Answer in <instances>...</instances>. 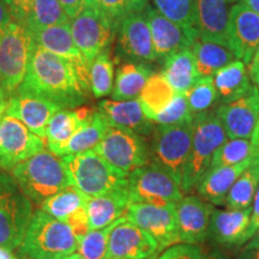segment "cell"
Instances as JSON below:
<instances>
[{
    "instance_id": "6da1fadb",
    "label": "cell",
    "mask_w": 259,
    "mask_h": 259,
    "mask_svg": "<svg viewBox=\"0 0 259 259\" xmlns=\"http://www.w3.org/2000/svg\"><path fill=\"white\" fill-rule=\"evenodd\" d=\"M16 93H27L69 109L85 102L76 70L69 61L35 44L27 74Z\"/></svg>"
},
{
    "instance_id": "7a4b0ae2",
    "label": "cell",
    "mask_w": 259,
    "mask_h": 259,
    "mask_svg": "<svg viewBox=\"0 0 259 259\" xmlns=\"http://www.w3.org/2000/svg\"><path fill=\"white\" fill-rule=\"evenodd\" d=\"M78 244L66 222L40 209L32 213L19 252L28 259H64L77 251Z\"/></svg>"
},
{
    "instance_id": "3957f363",
    "label": "cell",
    "mask_w": 259,
    "mask_h": 259,
    "mask_svg": "<svg viewBox=\"0 0 259 259\" xmlns=\"http://www.w3.org/2000/svg\"><path fill=\"white\" fill-rule=\"evenodd\" d=\"M12 177L29 199L41 205L71 185L65 163L52 151L42 150L12 168Z\"/></svg>"
},
{
    "instance_id": "277c9868",
    "label": "cell",
    "mask_w": 259,
    "mask_h": 259,
    "mask_svg": "<svg viewBox=\"0 0 259 259\" xmlns=\"http://www.w3.org/2000/svg\"><path fill=\"white\" fill-rule=\"evenodd\" d=\"M228 139L225 128L213 113L194 115L192 147L181 179L184 192L197 189L211 167L213 154Z\"/></svg>"
},
{
    "instance_id": "5b68a950",
    "label": "cell",
    "mask_w": 259,
    "mask_h": 259,
    "mask_svg": "<svg viewBox=\"0 0 259 259\" xmlns=\"http://www.w3.org/2000/svg\"><path fill=\"white\" fill-rule=\"evenodd\" d=\"M71 185L88 197H99L113 191L127 189V177L113 168L95 150L61 156Z\"/></svg>"
},
{
    "instance_id": "8992f818",
    "label": "cell",
    "mask_w": 259,
    "mask_h": 259,
    "mask_svg": "<svg viewBox=\"0 0 259 259\" xmlns=\"http://www.w3.org/2000/svg\"><path fill=\"white\" fill-rule=\"evenodd\" d=\"M31 216L30 199L14 177L0 170V247L10 252L19 247Z\"/></svg>"
},
{
    "instance_id": "52a82bcc",
    "label": "cell",
    "mask_w": 259,
    "mask_h": 259,
    "mask_svg": "<svg viewBox=\"0 0 259 259\" xmlns=\"http://www.w3.org/2000/svg\"><path fill=\"white\" fill-rule=\"evenodd\" d=\"M35 42L27 24L14 21L0 38V85L14 95L27 74Z\"/></svg>"
},
{
    "instance_id": "ba28073f",
    "label": "cell",
    "mask_w": 259,
    "mask_h": 259,
    "mask_svg": "<svg viewBox=\"0 0 259 259\" xmlns=\"http://www.w3.org/2000/svg\"><path fill=\"white\" fill-rule=\"evenodd\" d=\"M127 180L131 203L169 205L184 198L180 181L154 162L131 171Z\"/></svg>"
},
{
    "instance_id": "9c48e42d",
    "label": "cell",
    "mask_w": 259,
    "mask_h": 259,
    "mask_svg": "<svg viewBox=\"0 0 259 259\" xmlns=\"http://www.w3.org/2000/svg\"><path fill=\"white\" fill-rule=\"evenodd\" d=\"M93 150L126 177L149 163V151L143 138L127 128L109 126Z\"/></svg>"
},
{
    "instance_id": "30bf717a",
    "label": "cell",
    "mask_w": 259,
    "mask_h": 259,
    "mask_svg": "<svg viewBox=\"0 0 259 259\" xmlns=\"http://www.w3.org/2000/svg\"><path fill=\"white\" fill-rule=\"evenodd\" d=\"M193 120L177 125H158L155 132L154 163L180 181L192 147Z\"/></svg>"
},
{
    "instance_id": "8fae6325",
    "label": "cell",
    "mask_w": 259,
    "mask_h": 259,
    "mask_svg": "<svg viewBox=\"0 0 259 259\" xmlns=\"http://www.w3.org/2000/svg\"><path fill=\"white\" fill-rule=\"evenodd\" d=\"M70 24L74 44L90 65L108 48L114 36V22L90 6L71 19Z\"/></svg>"
},
{
    "instance_id": "7c38bea8",
    "label": "cell",
    "mask_w": 259,
    "mask_h": 259,
    "mask_svg": "<svg viewBox=\"0 0 259 259\" xmlns=\"http://www.w3.org/2000/svg\"><path fill=\"white\" fill-rule=\"evenodd\" d=\"M125 219L153 236L160 251L180 244L176 204L153 205L145 203H131L126 210Z\"/></svg>"
},
{
    "instance_id": "4fadbf2b",
    "label": "cell",
    "mask_w": 259,
    "mask_h": 259,
    "mask_svg": "<svg viewBox=\"0 0 259 259\" xmlns=\"http://www.w3.org/2000/svg\"><path fill=\"white\" fill-rule=\"evenodd\" d=\"M45 149V141L15 116L4 114L0 124V168L12 169Z\"/></svg>"
},
{
    "instance_id": "5bb4252c",
    "label": "cell",
    "mask_w": 259,
    "mask_h": 259,
    "mask_svg": "<svg viewBox=\"0 0 259 259\" xmlns=\"http://www.w3.org/2000/svg\"><path fill=\"white\" fill-rule=\"evenodd\" d=\"M145 17L150 28L157 60H164L177 52L189 50L198 38L197 29L178 24L164 17L156 9L147 6Z\"/></svg>"
},
{
    "instance_id": "9a60e30c",
    "label": "cell",
    "mask_w": 259,
    "mask_h": 259,
    "mask_svg": "<svg viewBox=\"0 0 259 259\" xmlns=\"http://www.w3.org/2000/svg\"><path fill=\"white\" fill-rule=\"evenodd\" d=\"M31 35L32 40L38 46L69 61L73 66V69L76 70L77 77H78L83 89L87 93H89L90 64L74 44L70 22L42 29V30L34 32Z\"/></svg>"
},
{
    "instance_id": "2e32d148",
    "label": "cell",
    "mask_w": 259,
    "mask_h": 259,
    "mask_svg": "<svg viewBox=\"0 0 259 259\" xmlns=\"http://www.w3.org/2000/svg\"><path fill=\"white\" fill-rule=\"evenodd\" d=\"M229 139L252 137L259 120V89L252 85L244 95L222 103L215 113Z\"/></svg>"
},
{
    "instance_id": "e0dca14e",
    "label": "cell",
    "mask_w": 259,
    "mask_h": 259,
    "mask_svg": "<svg viewBox=\"0 0 259 259\" xmlns=\"http://www.w3.org/2000/svg\"><path fill=\"white\" fill-rule=\"evenodd\" d=\"M158 252L153 236L125 218L116 221L109 234L108 259H145Z\"/></svg>"
},
{
    "instance_id": "ac0fdd59",
    "label": "cell",
    "mask_w": 259,
    "mask_h": 259,
    "mask_svg": "<svg viewBox=\"0 0 259 259\" xmlns=\"http://www.w3.org/2000/svg\"><path fill=\"white\" fill-rule=\"evenodd\" d=\"M228 38L236 59L250 65L259 45V15L242 2L236 3L231 10Z\"/></svg>"
},
{
    "instance_id": "d6986e66",
    "label": "cell",
    "mask_w": 259,
    "mask_h": 259,
    "mask_svg": "<svg viewBox=\"0 0 259 259\" xmlns=\"http://www.w3.org/2000/svg\"><path fill=\"white\" fill-rule=\"evenodd\" d=\"M57 103L27 93H15L10 96L5 114L15 116L27 127L38 136L42 141H47V126L52 116L61 111Z\"/></svg>"
},
{
    "instance_id": "ffe728a7",
    "label": "cell",
    "mask_w": 259,
    "mask_h": 259,
    "mask_svg": "<svg viewBox=\"0 0 259 259\" xmlns=\"http://www.w3.org/2000/svg\"><path fill=\"white\" fill-rule=\"evenodd\" d=\"M212 205L196 196L184 197L176 204L177 225L180 242L197 245L209 236Z\"/></svg>"
},
{
    "instance_id": "44dd1931",
    "label": "cell",
    "mask_w": 259,
    "mask_h": 259,
    "mask_svg": "<svg viewBox=\"0 0 259 259\" xmlns=\"http://www.w3.org/2000/svg\"><path fill=\"white\" fill-rule=\"evenodd\" d=\"M119 47L125 56L139 61H156L147 17L142 11L126 15L119 22Z\"/></svg>"
},
{
    "instance_id": "7402d4cb",
    "label": "cell",
    "mask_w": 259,
    "mask_h": 259,
    "mask_svg": "<svg viewBox=\"0 0 259 259\" xmlns=\"http://www.w3.org/2000/svg\"><path fill=\"white\" fill-rule=\"evenodd\" d=\"M239 2L241 0H196L198 37L229 47V15L233 5Z\"/></svg>"
},
{
    "instance_id": "603a6c76",
    "label": "cell",
    "mask_w": 259,
    "mask_h": 259,
    "mask_svg": "<svg viewBox=\"0 0 259 259\" xmlns=\"http://www.w3.org/2000/svg\"><path fill=\"white\" fill-rule=\"evenodd\" d=\"M90 107H78L74 109H61L52 116L47 126V145L50 151L61 156L76 132L92 120L95 114Z\"/></svg>"
},
{
    "instance_id": "cb8c5ba5",
    "label": "cell",
    "mask_w": 259,
    "mask_h": 259,
    "mask_svg": "<svg viewBox=\"0 0 259 259\" xmlns=\"http://www.w3.org/2000/svg\"><path fill=\"white\" fill-rule=\"evenodd\" d=\"M251 208L244 210H213L209 235L223 246H240L247 242Z\"/></svg>"
},
{
    "instance_id": "d4e9b609",
    "label": "cell",
    "mask_w": 259,
    "mask_h": 259,
    "mask_svg": "<svg viewBox=\"0 0 259 259\" xmlns=\"http://www.w3.org/2000/svg\"><path fill=\"white\" fill-rule=\"evenodd\" d=\"M99 112L109 126L131 130L138 135H148L153 131L151 120L145 116L138 99L128 101L103 100L99 103Z\"/></svg>"
},
{
    "instance_id": "484cf974",
    "label": "cell",
    "mask_w": 259,
    "mask_h": 259,
    "mask_svg": "<svg viewBox=\"0 0 259 259\" xmlns=\"http://www.w3.org/2000/svg\"><path fill=\"white\" fill-rule=\"evenodd\" d=\"M130 204L131 199L127 189L116 190L99 197H89L87 202L89 231L105 228L116 220L125 218Z\"/></svg>"
},
{
    "instance_id": "4316f807",
    "label": "cell",
    "mask_w": 259,
    "mask_h": 259,
    "mask_svg": "<svg viewBox=\"0 0 259 259\" xmlns=\"http://www.w3.org/2000/svg\"><path fill=\"white\" fill-rule=\"evenodd\" d=\"M250 163L251 156L238 164L210 169L197 186L198 194L205 202L215 205H222L229 190L234 185L236 179L250 167Z\"/></svg>"
},
{
    "instance_id": "83f0119b",
    "label": "cell",
    "mask_w": 259,
    "mask_h": 259,
    "mask_svg": "<svg viewBox=\"0 0 259 259\" xmlns=\"http://www.w3.org/2000/svg\"><path fill=\"white\" fill-rule=\"evenodd\" d=\"M213 83L222 103L239 99L252 87L246 65L241 60H234L220 69L213 76Z\"/></svg>"
},
{
    "instance_id": "f1b7e54d",
    "label": "cell",
    "mask_w": 259,
    "mask_h": 259,
    "mask_svg": "<svg viewBox=\"0 0 259 259\" xmlns=\"http://www.w3.org/2000/svg\"><path fill=\"white\" fill-rule=\"evenodd\" d=\"M176 93L186 94L200 77L196 69L192 51L184 50L164 59L162 72Z\"/></svg>"
},
{
    "instance_id": "f546056e",
    "label": "cell",
    "mask_w": 259,
    "mask_h": 259,
    "mask_svg": "<svg viewBox=\"0 0 259 259\" xmlns=\"http://www.w3.org/2000/svg\"><path fill=\"white\" fill-rule=\"evenodd\" d=\"M191 48L199 77H213L220 69L235 59V54L228 46L199 37L193 42Z\"/></svg>"
},
{
    "instance_id": "4dcf8cb0",
    "label": "cell",
    "mask_w": 259,
    "mask_h": 259,
    "mask_svg": "<svg viewBox=\"0 0 259 259\" xmlns=\"http://www.w3.org/2000/svg\"><path fill=\"white\" fill-rule=\"evenodd\" d=\"M151 74V70L144 64L127 63L121 65L116 72L114 88L112 90L113 100L128 101L138 99Z\"/></svg>"
},
{
    "instance_id": "1f68e13d",
    "label": "cell",
    "mask_w": 259,
    "mask_h": 259,
    "mask_svg": "<svg viewBox=\"0 0 259 259\" xmlns=\"http://www.w3.org/2000/svg\"><path fill=\"white\" fill-rule=\"evenodd\" d=\"M176 94V90L163 74L154 73L149 77L145 83L138 97V101L141 103L145 116L149 120L153 121L155 116L169 105Z\"/></svg>"
},
{
    "instance_id": "d6a6232c",
    "label": "cell",
    "mask_w": 259,
    "mask_h": 259,
    "mask_svg": "<svg viewBox=\"0 0 259 259\" xmlns=\"http://www.w3.org/2000/svg\"><path fill=\"white\" fill-rule=\"evenodd\" d=\"M259 186V166L251 161L250 167L236 179L227 194L223 205L227 209H250Z\"/></svg>"
},
{
    "instance_id": "836d02e7",
    "label": "cell",
    "mask_w": 259,
    "mask_h": 259,
    "mask_svg": "<svg viewBox=\"0 0 259 259\" xmlns=\"http://www.w3.org/2000/svg\"><path fill=\"white\" fill-rule=\"evenodd\" d=\"M108 127L109 125L107 124L106 119L103 118L101 113L99 111L95 112L92 120L78 130L76 135L71 138L61 156L85 153V151L95 149L96 145L101 142Z\"/></svg>"
},
{
    "instance_id": "e575fe53",
    "label": "cell",
    "mask_w": 259,
    "mask_h": 259,
    "mask_svg": "<svg viewBox=\"0 0 259 259\" xmlns=\"http://www.w3.org/2000/svg\"><path fill=\"white\" fill-rule=\"evenodd\" d=\"M88 199L89 197L80 192L76 186L69 185L45 200L41 204V209L53 218L65 222L71 213L85 206Z\"/></svg>"
},
{
    "instance_id": "d590c367",
    "label": "cell",
    "mask_w": 259,
    "mask_h": 259,
    "mask_svg": "<svg viewBox=\"0 0 259 259\" xmlns=\"http://www.w3.org/2000/svg\"><path fill=\"white\" fill-rule=\"evenodd\" d=\"M70 22L59 0H34L29 14L27 27L31 34L53 25Z\"/></svg>"
},
{
    "instance_id": "8d00e7d4",
    "label": "cell",
    "mask_w": 259,
    "mask_h": 259,
    "mask_svg": "<svg viewBox=\"0 0 259 259\" xmlns=\"http://www.w3.org/2000/svg\"><path fill=\"white\" fill-rule=\"evenodd\" d=\"M114 79V65L107 48L90 65V90L96 99H101L112 93Z\"/></svg>"
},
{
    "instance_id": "74e56055",
    "label": "cell",
    "mask_w": 259,
    "mask_h": 259,
    "mask_svg": "<svg viewBox=\"0 0 259 259\" xmlns=\"http://www.w3.org/2000/svg\"><path fill=\"white\" fill-rule=\"evenodd\" d=\"M160 14L186 28H196V0H153Z\"/></svg>"
},
{
    "instance_id": "f35d334b",
    "label": "cell",
    "mask_w": 259,
    "mask_h": 259,
    "mask_svg": "<svg viewBox=\"0 0 259 259\" xmlns=\"http://www.w3.org/2000/svg\"><path fill=\"white\" fill-rule=\"evenodd\" d=\"M252 154L251 141L244 138L227 139L213 154L210 169L219 167L233 166L247 160Z\"/></svg>"
},
{
    "instance_id": "ab89813d",
    "label": "cell",
    "mask_w": 259,
    "mask_h": 259,
    "mask_svg": "<svg viewBox=\"0 0 259 259\" xmlns=\"http://www.w3.org/2000/svg\"><path fill=\"white\" fill-rule=\"evenodd\" d=\"M116 221L105 228L89 231L79 241L77 252L85 259H108L109 234Z\"/></svg>"
},
{
    "instance_id": "60d3db41",
    "label": "cell",
    "mask_w": 259,
    "mask_h": 259,
    "mask_svg": "<svg viewBox=\"0 0 259 259\" xmlns=\"http://www.w3.org/2000/svg\"><path fill=\"white\" fill-rule=\"evenodd\" d=\"M185 95L193 115L205 112L218 97L213 77H200Z\"/></svg>"
},
{
    "instance_id": "b9f144b4",
    "label": "cell",
    "mask_w": 259,
    "mask_h": 259,
    "mask_svg": "<svg viewBox=\"0 0 259 259\" xmlns=\"http://www.w3.org/2000/svg\"><path fill=\"white\" fill-rule=\"evenodd\" d=\"M194 118L191 112L185 94L177 93L169 105L153 119L158 125H177L190 121Z\"/></svg>"
},
{
    "instance_id": "7bdbcfd3",
    "label": "cell",
    "mask_w": 259,
    "mask_h": 259,
    "mask_svg": "<svg viewBox=\"0 0 259 259\" xmlns=\"http://www.w3.org/2000/svg\"><path fill=\"white\" fill-rule=\"evenodd\" d=\"M88 6L102 12L114 23L120 22L126 15L137 11L134 0H88Z\"/></svg>"
},
{
    "instance_id": "ee69618b",
    "label": "cell",
    "mask_w": 259,
    "mask_h": 259,
    "mask_svg": "<svg viewBox=\"0 0 259 259\" xmlns=\"http://www.w3.org/2000/svg\"><path fill=\"white\" fill-rule=\"evenodd\" d=\"M157 259H205L197 245L177 244L168 247Z\"/></svg>"
},
{
    "instance_id": "f6af8a7d",
    "label": "cell",
    "mask_w": 259,
    "mask_h": 259,
    "mask_svg": "<svg viewBox=\"0 0 259 259\" xmlns=\"http://www.w3.org/2000/svg\"><path fill=\"white\" fill-rule=\"evenodd\" d=\"M65 222L69 225L71 231H72L79 242L83 239V236L89 232V219L88 212H87V205L77 209L76 211L71 213Z\"/></svg>"
},
{
    "instance_id": "bcb514c9",
    "label": "cell",
    "mask_w": 259,
    "mask_h": 259,
    "mask_svg": "<svg viewBox=\"0 0 259 259\" xmlns=\"http://www.w3.org/2000/svg\"><path fill=\"white\" fill-rule=\"evenodd\" d=\"M2 2L8 6L14 21H19L25 23L31 11L32 2L34 0H2Z\"/></svg>"
},
{
    "instance_id": "7dc6e473",
    "label": "cell",
    "mask_w": 259,
    "mask_h": 259,
    "mask_svg": "<svg viewBox=\"0 0 259 259\" xmlns=\"http://www.w3.org/2000/svg\"><path fill=\"white\" fill-rule=\"evenodd\" d=\"M259 229V186L255 191L253 202L251 205V215L250 223H248L247 229V241L253 236Z\"/></svg>"
},
{
    "instance_id": "c3c4849f",
    "label": "cell",
    "mask_w": 259,
    "mask_h": 259,
    "mask_svg": "<svg viewBox=\"0 0 259 259\" xmlns=\"http://www.w3.org/2000/svg\"><path fill=\"white\" fill-rule=\"evenodd\" d=\"M59 3L69 19L78 16L88 6V0H59Z\"/></svg>"
},
{
    "instance_id": "681fc988",
    "label": "cell",
    "mask_w": 259,
    "mask_h": 259,
    "mask_svg": "<svg viewBox=\"0 0 259 259\" xmlns=\"http://www.w3.org/2000/svg\"><path fill=\"white\" fill-rule=\"evenodd\" d=\"M12 22V16L10 14L8 6L0 0V38L3 37L9 24Z\"/></svg>"
},
{
    "instance_id": "f907efd6",
    "label": "cell",
    "mask_w": 259,
    "mask_h": 259,
    "mask_svg": "<svg viewBox=\"0 0 259 259\" xmlns=\"http://www.w3.org/2000/svg\"><path fill=\"white\" fill-rule=\"evenodd\" d=\"M251 144H252L251 160L259 166V120L253 131V135H252L251 137Z\"/></svg>"
},
{
    "instance_id": "816d5d0a",
    "label": "cell",
    "mask_w": 259,
    "mask_h": 259,
    "mask_svg": "<svg viewBox=\"0 0 259 259\" xmlns=\"http://www.w3.org/2000/svg\"><path fill=\"white\" fill-rule=\"evenodd\" d=\"M248 72H250V76L253 79V82H257V79L259 78V45L253 56V59H252L251 64L248 65Z\"/></svg>"
},
{
    "instance_id": "f5cc1de1",
    "label": "cell",
    "mask_w": 259,
    "mask_h": 259,
    "mask_svg": "<svg viewBox=\"0 0 259 259\" xmlns=\"http://www.w3.org/2000/svg\"><path fill=\"white\" fill-rule=\"evenodd\" d=\"M9 99H10V95L8 94V92L0 85V114H5L6 108H8Z\"/></svg>"
},
{
    "instance_id": "db71d44e",
    "label": "cell",
    "mask_w": 259,
    "mask_h": 259,
    "mask_svg": "<svg viewBox=\"0 0 259 259\" xmlns=\"http://www.w3.org/2000/svg\"><path fill=\"white\" fill-rule=\"evenodd\" d=\"M238 259H259V248H252V250L244 248Z\"/></svg>"
},
{
    "instance_id": "11a10c76",
    "label": "cell",
    "mask_w": 259,
    "mask_h": 259,
    "mask_svg": "<svg viewBox=\"0 0 259 259\" xmlns=\"http://www.w3.org/2000/svg\"><path fill=\"white\" fill-rule=\"evenodd\" d=\"M244 248L246 250H252V248H259V229L257 231V233L252 236L250 240L247 241V244Z\"/></svg>"
},
{
    "instance_id": "9f6ffc18",
    "label": "cell",
    "mask_w": 259,
    "mask_h": 259,
    "mask_svg": "<svg viewBox=\"0 0 259 259\" xmlns=\"http://www.w3.org/2000/svg\"><path fill=\"white\" fill-rule=\"evenodd\" d=\"M241 2L247 5L252 11H254L255 14L259 15V0H241Z\"/></svg>"
},
{
    "instance_id": "6f0895ef",
    "label": "cell",
    "mask_w": 259,
    "mask_h": 259,
    "mask_svg": "<svg viewBox=\"0 0 259 259\" xmlns=\"http://www.w3.org/2000/svg\"><path fill=\"white\" fill-rule=\"evenodd\" d=\"M135 2V6L137 11H143V10L147 8V3L148 0H134Z\"/></svg>"
},
{
    "instance_id": "680465c9",
    "label": "cell",
    "mask_w": 259,
    "mask_h": 259,
    "mask_svg": "<svg viewBox=\"0 0 259 259\" xmlns=\"http://www.w3.org/2000/svg\"><path fill=\"white\" fill-rule=\"evenodd\" d=\"M64 259H85V258L82 257L79 253H72V254L67 255V257H65Z\"/></svg>"
},
{
    "instance_id": "91938a15",
    "label": "cell",
    "mask_w": 259,
    "mask_h": 259,
    "mask_svg": "<svg viewBox=\"0 0 259 259\" xmlns=\"http://www.w3.org/2000/svg\"><path fill=\"white\" fill-rule=\"evenodd\" d=\"M157 257H158V253L151 255V257H149V258H145V259H157Z\"/></svg>"
},
{
    "instance_id": "94428289",
    "label": "cell",
    "mask_w": 259,
    "mask_h": 259,
    "mask_svg": "<svg viewBox=\"0 0 259 259\" xmlns=\"http://www.w3.org/2000/svg\"><path fill=\"white\" fill-rule=\"evenodd\" d=\"M255 84H257V85H258V89H259V78L257 79V82H255Z\"/></svg>"
},
{
    "instance_id": "6125c7cd",
    "label": "cell",
    "mask_w": 259,
    "mask_h": 259,
    "mask_svg": "<svg viewBox=\"0 0 259 259\" xmlns=\"http://www.w3.org/2000/svg\"><path fill=\"white\" fill-rule=\"evenodd\" d=\"M205 259H215V258H212V257H205Z\"/></svg>"
},
{
    "instance_id": "be15d7a7",
    "label": "cell",
    "mask_w": 259,
    "mask_h": 259,
    "mask_svg": "<svg viewBox=\"0 0 259 259\" xmlns=\"http://www.w3.org/2000/svg\"><path fill=\"white\" fill-rule=\"evenodd\" d=\"M25 259H28V258H25Z\"/></svg>"
}]
</instances>
